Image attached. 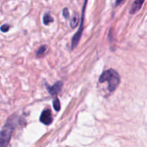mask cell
I'll return each instance as SVG.
<instances>
[{"label":"cell","instance_id":"7a4b0ae2","mask_svg":"<svg viewBox=\"0 0 147 147\" xmlns=\"http://www.w3.org/2000/svg\"><path fill=\"white\" fill-rule=\"evenodd\" d=\"M100 83L108 82L109 83V90L111 92H113L120 83V76L116 70L109 69L102 73L99 78Z\"/></svg>","mask_w":147,"mask_h":147},{"label":"cell","instance_id":"8fae6325","mask_svg":"<svg viewBox=\"0 0 147 147\" xmlns=\"http://www.w3.org/2000/svg\"><path fill=\"white\" fill-rule=\"evenodd\" d=\"M9 29V26L7 24H3V25L0 27V30H1L2 32H8Z\"/></svg>","mask_w":147,"mask_h":147},{"label":"cell","instance_id":"30bf717a","mask_svg":"<svg viewBox=\"0 0 147 147\" xmlns=\"http://www.w3.org/2000/svg\"><path fill=\"white\" fill-rule=\"evenodd\" d=\"M53 107H54L55 110L58 111L60 109V100H59L58 98H55L54 100H53Z\"/></svg>","mask_w":147,"mask_h":147},{"label":"cell","instance_id":"52a82bcc","mask_svg":"<svg viewBox=\"0 0 147 147\" xmlns=\"http://www.w3.org/2000/svg\"><path fill=\"white\" fill-rule=\"evenodd\" d=\"M53 22V18L52 17V16L50 15V14L47 13L44 15V17H43V23H44L45 25H47L50 23Z\"/></svg>","mask_w":147,"mask_h":147},{"label":"cell","instance_id":"9c48e42d","mask_svg":"<svg viewBox=\"0 0 147 147\" xmlns=\"http://www.w3.org/2000/svg\"><path fill=\"white\" fill-rule=\"evenodd\" d=\"M78 21H79V19H78V16L77 14H76L75 16H73V17L72 18L71 21H70V26L71 27L74 28L77 26V24H78Z\"/></svg>","mask_w":147,"mask_h":147},{"label":"cell","instance_id":"8992f818","mask_svg":"<svg viewBox=\"0 0 147 147\" xmlns=\"http://www.w3.org/2000/svg\"><path fill=\"white\" fill-rule=\"evenodd\" d=\"M144 1V0H135L130 9L131 14H134L137 12V11H139L140 9L142 8V5H143Z\"/></svg>","mask_w":147,"mask_h":147},{"label":"cell","instance_id":"7c38bea8","mask_svg":"<svg viewBox=\"0 0 147 147\" xmlns=\"http://www.w3.org/2000/svg\"><path fill=\"white\" fill-rule=\"evenodd\" d=\"M63 14L65 19H67L69 17V11L67 8H65L63 11Z\"/></svg>","mask_w":147,"mask_h":147},{"label":"cell","instance_id":"ba28073f","mask_svg":"<svg viewBox=\"0 0 147 147\" xmlns=\"http://www.w3.org/2000/svg\"><path fill=\"white\" fill-rule=\"evenodd\" d=\"M46 50H47V46L45 45H42L38 50L37 51V57H42L43 55L45 53Z\"/></svg>","mask_w":147,"mask_h":147},{"label":"cell","instance_id":"277c9868","mask_svg":"<svg viewBox=\"0 0 147 147\" xmlns=\"http://www.w3.org/2000/svg\"><path fill=\"white\" fill-rule=\"evenodd\" d=\"M40 122L45 125H50L53 122V116H52L51 111L50 109H46L43 111L40 118Z\"/></svg>","mask_w":147,"mask_h":147},{"label":"cell","instance_id":"6da1fadb","mask_svg":"<svg viewBox=\"0 0 147 147\" xmlns=\"http://www.w3.org/2000/svg\"><path fill=\"white\" fill-rule=\"evenodd\" d=\"M17 119L11 116L8 119L1 130L0 131V147H7L9 143L13 132L17 126Z\"/></svg>","mask_w":147,"mask_h":147},{"label":"cell","instance_id":"3957f363","mask_svg":"<svg viewBox=\"0 0 147 147\" xmlns=\"http://www.w3.org/2000/svg\"><path fill=\"white\" fill-rule=\"evenodd\" d=\"M87 1L88 0H86L84 3V6H83V11H82V17H81V22H80V26L79 27V30L77 32L76 34L74 35V37H73V40H72V43H71V49L73 50L76 46L78 45V43L80 41V38L81 37V34H82V32H83V20H84V12H85V9H86V4H87Z\"/></svg>","mask_w":147,"mask_h":147},{"label":"cell","instance_id":"4fadbf2b","mask_svg":"<svg viewBox=\"0 0 147 147\" xmlns=\"http://www.w3.org/2000/svg\"><path fill=\"white\" fill-rule=\"evenodd\" d=\"M123 1H124V0H116V6L119 5V4H121V3L123 2Z\"/></svg>","mask_w":147,"mask_h":147},{"label":"cell","instance_id":"5b68a950","mask_svg":"<svg viewBox=\"0 0 147 147\" xmlns=\"http://www.w3.org/2000/svg\"><path fill=\"white\" fill-rule=\"evenodd\" d=\"M63 82L57 81L53 86L47 87V90H48V92L52 96H57L61 90L62 88H63Z\"/></svg>","mask_w":147,"mask_h":147}]
</instances>
